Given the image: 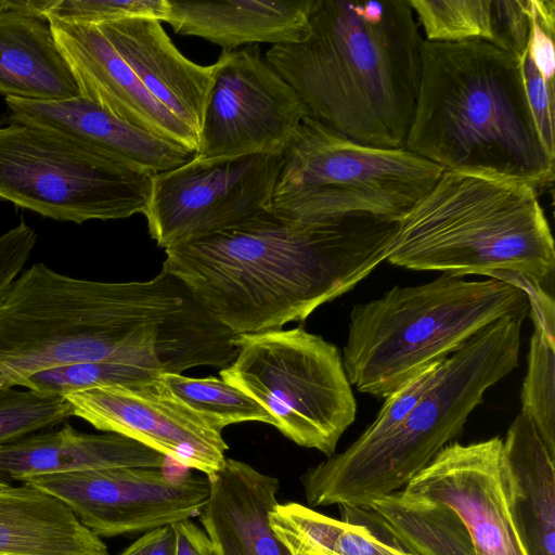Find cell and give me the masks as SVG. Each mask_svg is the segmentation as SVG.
Returning a JSON list of instances; mask_svg holds the SVG:
<instances>
[{
  "instance_id": "1",
  "label": "cell",
  "mask_w": 555,
  "mask_h": 555,
  "mask_svg": "<svg viewBox=\"0 0 555 555\" xmlns=\"http://www.w3.org/2000/svg\"><path fill=\"white\" fill-rule=\"evenodd\" d=\"M228 330L176 276L100 282L38 262L0 301V387L60 366L120 361L181 374L221 365Z\"/></svg>"
},
{
  "instance_id": "2",
  "label": "cell",
  "mask_w": 555,
  "mask_h": 555,
  "mask_svg": "<svg viewBox=\"0 0 555 555\" xmlns=\"http://www.w3.org/2000/svg\"><path fill=\"white\" fill-rule=\"evenodd\" d=\"M399 221L273 208L165 248L163 269L233 334L306 320L386 260Z\"/></svg>"
},
{
  "instance_id": "3",
  "label": "cell",
  "mask_w": 555,
  "mask_h": 555,
  "mask_svg": "<svg viewBox=\"0 0 555 555\" xmlns=\"http://www.w3.org/2000/svg\"><path fill=\"white\" fill-rule=\"evenodd\" d=\"M310 35L266 60L311 117L347 139L403 149L416 104L424 39L408 0H313Z\"/></svg>"
},
{
  "instance_id": "4",
  "label": "cell",
  "mask_w": 555,
  "mask_h": 555,
  "mask_svg": "<svg viewBox=\"0 0 555 555\" xmlns=\"http://www.w3.org/2000/svg\"><path fill=\"white\" fill-rule=\"evenodd\" d=\"M404 149L444 170L528 183L554 181L527 101L519 60L483 40H424Z\"/></svg>"
},
{
  "instance_id": "5",
  "label": "cell",
  "mask_w": 555,
  "mask_h": 555,
  "mask_svg": "<svg viewBox=\"0 0 555 555\" xmlns=\"http://www.w3.org/2000/svg\"><path fill=\"white\" fill-rule=\"evenodd\" d=\"M526 317L501 318L443 360L403 421L364 448L348 447L300 477L307 503L364 507L404 489L457 437L486 391L518 365Z\"/></svg>"
},
{
  "instance_id": "6",
  "label": "cell",
  "mask_w": 555,
  "mask_h": 555,
  "mask_svg": "<svg viewBox=\"0 0 555 555\" xmlns=\"http://www.w3.org/2000/svg\"><path fill=\"white\" fill-rule=\"evenodd\" d=\"M386 261L416 271L463 276L519 273L543 286L555 246L532 185L502 177L443 170L399 220Z\"/></svg>"
},
{
  "instance_id": "7",
  "label": "cell",
  "mask_w": 555,
  "mask_h": 555,
  "mask_svg": "<svg viewBox=\"0 0 555 555\" xmlns=\"http://www.w3.org/2000/svg\"><path fill=\"white\" fill-rule=\"evenodd\" d=\"M528 314L526 293L495 279L442 273L424 284L393 286L353 306L341 356L345 372L358 391L387 398L492 322Z\"/></svg>"
},
{
  "instance_id": "8",
  "label": "cell",
  "mask_w": 555,
  "mask_h": 555,
  "mask_svg": "<svg viewBox=\"0 0 555 555\" xmlns=\"http://www.w3.org/2000/svg\"><path fill=\"white\" fill-rule=\"evenodd\" d=\"M443 170L404 147L353 142L308 116L282 154L271 208L298 217L367 214L399 221Z\"/></svg>"
},
{
  "instance_id": "9",
  "label": "cell",
  "mask_w": 555,
  "mask_h": 555,
  "mask_svg": "<svg viewBox=\"0 0 555 555\" xmlns=\"http://www.w3.org/2000/svg\"><path fill=\"white\" fill-rule=\"evenodd\" d=\"M221 379L258 402L296 444L327 457L354 422L357 402L337 347L302 327L234 337Z\"/></svg>"
},
{
  "instance_id": "10",
  "label": "cell",
  "mask_w": 555,
  "mask_h": 555,
  "mask_svg": "<svg viewBox=\"0 0 555 555\" xmlns=\"http://www.w3.org/2000/svg\"><path fill=\"white\" fill-rule=\"evenodd\" d=\"M151 176L50 128L0 127V199L46 218L81 224L143 214Z\"/></svg>"
},
{
  "instance_id": "11",
  "label": "cell",
  "mask_w": 555,
  "mask_h": 555,
  "mask_svg": "<svg viewBox=\"0 0 555 555\" xmlns=\"http://www.w3.org/2000/svg\"><path fill=\"white\" fill-rule=\"evenodd\" d=\"M199 130V157L282 155L311 116L259 44L222 50Z\"/></svg>"
},
{
  "instance_id": "12",
  "label": "cell",
  "mask_w": 555,
  "mask_h": 555,
  "mask_svg": "<svg viewBox=\"0 0 555 555\" xmlns=\"http://www.w3.org/2000/svg\"><path fill=\"white\" fill-rule=\"evenodd\" d=\"M282 155L199 157L151 176L143 211L159 247L270 209Z\"/></svg>"
},
{
  "instance_id": "13",
  "label": "cell",
  "mask_w": 555,
  "mask_h": 555,
  "mask_svg": "<svg viewBox=\"0 0 555 555\" xmlns=\"http://www.w3.org/2000/svg\"><path fill=\"white\" fill-rule=\"evenodd\" d=\"M61 501L98 537L144 533L188 520L209 496L207 476L170 477L165 467H115L24 481Z\"/></svg>"
},
{
  "instance_id": "14",
  "label": "cell",
  "mask_w": 555,
  "mask_h": 555,
  "mask_svg": "<svg viewBox=\"0 0 555 555\" xmlns=\"http://www.w3.org/2000/svg\"><path fill=\"white\" fill-rule=\"evenodd\" d=\"M64 397L74 416L135 440L188 469L210 476L225 462L229 447L222 430L175 397L160 376Z\"/></svg>"
},
{
  "instance_id": "15",
  "label": "cell",
  "mask_w": 555,
  "mask_h": 555,
  "mask_svg": "<svg viewBox=\"0 0 555 555\" xmlns=\"http://www.w3.org/2000/svg\"><path fill=\"white\" fill-rule=\"evenodd\" d=\"M500 437L446 446L404 488L442 502L464 522L475 555H527L508 509Z\"/></svg>"
},
{
  "instance_id": "16",
  "label": "cell",
  "mask_w": 555,
  "mask_h": 555,
  "mask_svg": "<svg viewBox=\"0 0 555 555\" xmlns=\"http://www.w3.org/2000/svg\"><path fill=\"white\" fill-rule=\"evenodd\" d=\"M79 93L118 118L196 153L198 134L142 85L95 25L48 17Z\"/></svg>"
},
{
  "instance_id": "17",
  "label": "cell",
  "mask_w": 555,
  "mask_h": 555,
  "mask_svg": "<svg viewBox=\"0 0 555 555\" xmlns=\"http://www.w3.org/2000/svg\"><path fill=\"white\" fill-rule=\"evenodd\" d=\"M8 121L73 135L122 164L154 175L186 163L194 153L140 129L81 95L59 101L5 98Z\"/></svg>"
},
{
  "instance_id": "18",
  "label": "cell",
  "mask_w": 555,
  "mask_h": 555,
  "mask_svg": "<svg viewBox=\"0 0 555 555\" xmlns=\"http://www.w3.org/2000/svg\"><path fill=\"white\" fill-rule=\"evenodd\" d=\"M152 18L95 25L132 68L145 89L199 137L214 65L185 57Z\"/></svg>"
},
{
  "instance_id": "19",
  "label": "cell",
  "mask_w": 555,
  "mask_h": 555,
  "mask_svg": "<svg viewBox=\"0 0 555 555\" xmlns=\"http://www.w3.org/2000/svg\"><path fill=\"white\" fill-rule=\"evenodd\" d=\"M207 477L209 496L199 520L215 555H291L269 521L278 504L275 477L229 457Z\"/></svg>"
},
{
  "instance_id": "20",
  "label": "cell",
  "mask_w": 555,
  "mask_h": 555,
  "mask_svg": "<svg viewBox=\"0 0 555 555\" xmlns=\"http://www.w3.org/2000/svg\"><path fill=\"white\" fill-rule=\"evenodd\" d=\"M167 1L165 23L176 34L203 38L222 50L297 43L310 35L313 0Z\"/></svg>"
},
{
  "instance_id": "21",
  "label": "cell",
  "mask_w": 555,
  "mask_h": 555,
  "mask_svg": "<svg viewBox=\"0 0 555 555\" xmlns=\"http://www.w3.org/2000/svg\"><path fill=\"white\" fill-rule=\"evenodd\" d=\"M502 480L527 555H555V454L520 412L502 441Z\"/></svg>"
},
{
  "instance_id": "22",
  "label": "cell",
  "mask_w": 555,
  "mask_h": 555,
  "mask_svg": "<svg viewBox=\"0 0 555 555\" xmlns=\"http://www.w3.org/2000/svg\"><path fill=\"white\" fill-rule=\"evenodd\" d=\"M168 459L118 434L77 431L70 425L0 447V478H31L115 467H165Z\"/></svg>"
},
{
  "instance_id": "23",
  "label": "cell",
  "mask_w": 555,
  "mask_h": 555,
  "mask_svg": "<svg viewBox=\"0 0 555 555\" xmlns=\"http://www.w3.org/2000/svg\"><path fill=\"white\" fill-rule=\"evenodd\" d=\"M0 93L31 101L80 95L47 17L0 8Z\"/></svg>"
},
{
  "instance_id": "24",
  "label": "cell",
  "mask_w": 555,
  "mask_h": 555,
  "mask_svg": "<svg viewBox=\"0 0 555 555\" xmlns=\"http://www.w3.org/2000/svg\"><path fill=\"white\" fill-rule=\"evenodd\" d=\"M341 520L362 525L414 555H475L470 535L449 505L404 489L364 507L338 506Z\"/></svg>"
},
{
  "instance_id": "25",
  "label": "cell",
  "mask_w": 555,
  "mask_h": 555,
  "mask_svg": "<svg viewBox=\"0 0 555 555\" xmlns=\"http://www.w3.org/2000/svg\"><path fill=\"white\" fill-rule=\"evenodd\" d=\"M0 555H111L54 496L22 482L0 489Z\"/></svg>"
},
{
  "instance_id": "26",
  "label": "cell",
  "mask_w": 555,
  "mask_h": 555,
  "mask_svg": "<svg viewBox=\"0 0 555 555\" xmlns=\"http://www.w3.org/2000/svg\"><path fill=\"white\" fill-rule=\"evenodd\" d=\"M270 526L291 555H414L366 527L323 515L296 502L278 503Z\"/></svg>"
},
{
  "instance_id": "27",
  "label": "cell",
  "mask_w": 555,
  "mask_h": 555,
  "mask_svg": "<svg viewBox=\"0 0 555 555\" xmlns=\"http://www.w3.org/2000/svg\"><path fill=\"white\" fill-rule=\"evenodd\" d=\"M422 26L426 41L461 42L483 40L494 47L502 42L500 0H408Z\"/></svg>"
},
{
  "instance_id": "28",
  "label": "cell",
  "mask_w": 555,
  "mask_h": 555,
  "mask_svg": "<svg viewBox=\"0 0 555 555\" xmlns=\"http://www.w3.org/2000/svg\"><path fill=\"white\" fill-rule=\"evenodd\" d=\"M160 378L175 397L220 430L244 422L273 425L272 417L258 402L222 379L176 373H163Z\"/></svg>"
},
{
  "instance_id": "29",
  "label": "cell",
  "mask_w": 555,
  "mask_h": 555,
  "mask_svg": "<svg viewBox=\"0 0 555 555\" xmlns=\"http://www.w3.org/2000/svg\"><path fill=\"white\" fill-rule=\"evenodd\" d=\"M555 334L533 323L521 411L530 417L547 449L555 454Z\"/></svg>"
},
{
  "instance_id": "30",
  "label": "cell",
  "mask_w": 555,
  "mask_h": 555,
  "mask_svg": "<svg viewBox=\"0 0 555 555\" xmlns=\"http://www.w3.org/2000/svg\"><path fill=\"white\" fill-rule=\"evenodd\" d=\"M159 370L120 361L79 363L44 370L23 383L27 389L65 396L105 385H126L158 377Z\"/></svg>"
},
{
  "instance_id": "31",
  "label": "cell",
  "mask_w": 555,
  "mask_h": 555,
  "mask_svg": "<svg viewBox=\"0 0 555 555\" xmlns=\"http://www.w3.org/2000/svg\"><path fill=\"white\" fill-rule=\"evenodd\" d=\"M74 416L64 396L0 387V447Z\"/></svg>"
},
{
  "instance_id": "32",
  "label": "cell",
  "mask_w": 555,
  "mask_h": 555,
  "mask_svg": "<svg viewBox=\"0 0 555 555\" xmlns=\"http://www.w3.org/2000/svg\"><path fill=\"white\" fill-rule=\"evenodd\" d=\"M167 12V0H53L47 17L101 25L128 18L165 22Z\"/></svg>"
},
{
  "instance_id": "33",
  "label": "cell",
  "mask_w": 555,
  "mask_h": 555,
  "mask_svg": "<svg viewBox=\"0 0 555 555\" xmlns=\"http://www.w3.org/2000/svg\"><path fill=\"white\" fill-rule=\"evenodd\" d=\"M441 362L436 363L386 398L375 421L350 444L364 448L378 441L396 428L409 414L423 392L436 378Z\"/></svg>"
},
{
  "instance_id": "34",
  "label": "cell",
  "mask_w": 555,
  "mask_h": 555,
  "mask_svg": "<svg viewBox=\"0 0 555 555\" xmlns=\"http://www.w3.org/2000/svg\"><path fill=\"white\" fill-rule=\"evenodd\" d=\"M518 60L527 101L535 126L546 151L555 157L554 83L543 78L527 49Z\"/></svg>"
},
{
  "instance_id": "35",
  "label": "cell",
  "mask_w": 555,
  "mask_h": 555,
  "mask_svg": "<svg viewBox=\"0 0 555 555\" xmlns=\"http://www.w3.org/2000/svg\"><path fill=\"white\" fill-rule=\"evenodd\" d=\"M36 243L35 230L23 220L0 235V301L10 285L24 270Z\"/></svg>"
},
{
  "instance_id": "36",
  "label": "cell",
  "mask_w": 555,
  "mask_h": 555,
  "mask_svg": "<svg viewBox=\"0 0 555 555\" xmlns=\"http://www.w3.org/2000/svg\"><path fill=\"white\" fill-rule=\"evenodd\" d=\"M119 555H176L173 525L144 532Z\"/></svg>"
},
{
  "instance_id": "37",
  "label": "cell",
  "mask_w": 555,
  "mask_h": 555,
  "mask_svg": "<svg viewBox=\"0 0 555 555\" xmlns=\"http://www.w3.org/2000/svg\"><path fill=\"white\" fill-rule=\"evenodd\" d=\"M176 555H215L210 540L203 529L190 519L173 524Z\"/></svg>"
},
{
  "instance_id": "38",
  "label": "cell",
  "mask_w": 555,
  "mask_h": 555,
  "mask_svg": "<svg viewBox=\"0 0 555 555\" xmlns=\"http://www.w3.org/2000/svg\"><path fill=\"white\" fill-rule=\"evenodd\" d=\"M4 487V481L0 480V489Z\"/></svg>"
}]
</instances>
